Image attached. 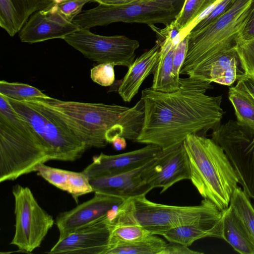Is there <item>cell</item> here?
I'll list each match as a JSON object with an SVG mask.
<instances>
[{
    "instance_id": "obj_1",
    "label": "cell",
    "mask_w": 254,
    "mask_h": 254,
    "mask_svg": "<svg viewBox=\"0 0 254 254\" xmlns=\"http://www.w3.org/2000/svg\"><path fill=\"white\" fill-rule=\"evenodd\" d=\"M210 81L189 76L180 78L179 88L163 92L150 87L142 90L144 117L135 142L166 149L219 126L223 116L222 97L205 94Z\"/></svg>"
},
{
    "instance_id": "obj_2",
    "label": "cell",
    "mask_w": 254,
    "mask_h": 254,
    "mask_svg": "<svg viewBox=\"0 0 254 254\" xmlns=\"http://www.w3.org/2000/svg\"><path fill=\"white\" fill-rule=\"evenodd\" d=\"M35 100L87 148L105 147L118 136L135 141L143 123L144 108L141 98L132 107L66 101L53 97Z\"/></svg>"
},
{
    "instance_id": "obj_3",
    "label": "cell",
    "mask_w": 254,
    "mask_h": 254,
    "mask_svg": "<svg viewBox=\"0 0 254 254\" xmlns=\"http://www.w3.org/2000/svg\"><path fill=\"white\" fill-rule=\"evenodd\" d=\"M53 155L31 125L0 94V182L36 172Z\"/></svg>"
},
{
    "instance_id": "obj_4",
    "label": "cell",
    "mask_w": 254,
    "mask_h": 254,
    "mask_svg": "<svg viewBox=\"0 0 254 254\" xmlns=\"http://www.w3.org/2000/svg\"><path fill=\"white\" fill-rule=\"evenodd\" d=\"M111 222L113 225H140L152 235L162 236L169 230L184 225L222 227V214L206 198L198 205L175 206L156 203L142 195L125 199Z\"/></svg>"
},
{
    "instance_id": "obj_5",
    "label": "cell",
    "mask_w": 254,
    "mask_h": 254,
    "mask_svg": "<svg viewBox=\"0 0 254 254\" xmlns=\"http://www.w3.org/2000/svg\"><path fill=\"white\" fill-rule=\"evenodd\" d=\"M183 143L193 185L220 210L227 208L239 180L223 149L213 139L195 134L188 135Z\"/></svg>"
},
{
    "instance_id": "obj_6",
    "label": "cell",
    "mask_w": 254,
    "mask_h": 254,
    "mask_svg": "<svg viewBox=\"0 0 254 254\" xmlns=\"http://www.w3.org/2000/svg\"><path fill=\"white\" fill-rule=\"evenodd\" d=\"M254 12V0H236L219 17L188 35L187 51L180 71L190 75L222 53L236 47Z\"/></svg>"
},
{
    "instance_id": "obj_7",
    "label": "cell",
    "mask_w": 254,
    "mask_h": 254,
    "mask_svg": "<svg viewBox=\"0 0 254 254\" xmlns=\"http://www.w3.org/2000/svg\"><path fill=\"white\" fill-rule=\"evenodd\" d=\"M185 0H138L127 5L111 6L99 3L84 11L72 20L79 28L90 29L115 22L161 23L167 26L181 10Z\"/></svg>"
},
{
    "instance_id": "obj_8",
    "label": "cell",
    "mask_w": 254,
    "mask_h": 254,
    "mask_svg": "<svg viewBox=\"0 0 254 254\" xmlns=\"http://www.w3.org/2000/svg\"><path fill=\"white\" fill-rule=\"evenodd\" d=\"M6 98L13 110L31 125L41 138L54 160L75 161L88 149L82 141L54 119L36 100Z\"/></svg>"
},
{
    "instance_id": "obj_9",
    "label": "cell",
    "mask_w": 254,
    "mask_h": 254,
    "mask_svg": "<svg viewBox=\"0 0 254 254\" xmlns=\"http://www.w3.org/2000/svg\"><path fill=\"white\" fill-rule=\"evenodd\" d=\"M233 165L244 192L254 199V128L229 120L212 133Z\"/></svg>"
},
{
    "instance_id": "obj_10",
    "label": "cell",
    "mask_w": 254,
    "mask_h": 254,
    "mask_svg": "<svg viewBox=\"0 0 254 254\" xmlns=\"http://www.w3.org/2000/svg\"><path fill=\"white\" fill-rule=\"evenodd\" d=\"M15 233L10 244L20 252L31 253L40 247L55 220L38 204L30 189L20 185L12 189Z\"/></svg>"
},
{
    "instance_id": "obj_11",
    "label": "cell",
    "mask_w": 254,
    "mask_h": 254,
    "mask_svg": "<svg viewBox=\"0 0 254 254\" xmlns=\"http://www.w3.org/2000/svg\"><path fill=\"white\" fill-rule=\"evenodd\" d=\"M63 39L90 60L127 68L134 62L139 47L138 41L124 35L102 36L82 28Z\"/></svg>"
},
{
    "instance_id": "obj_12",
    "label": "cell",
    "mask_w": 254,
    "mask_h": 254,
    "mask_svg": "<svg viewBox=\"0 0 254 254\" xmlns=\"http://www.w3.org/2000/svg\"><path fill=\"white\" fill-rule=\"evenodd\" d=\"M142 178L152 190L161 188V193L181 181L190 180V163L183 143L162 149L149 162Z\"/></svg>"
},
{
    "instance_id": "obj_13",
    "label": "cell",
    "mask_w": 254,
    "mask_h": 254,
    "mask_svg": "<svg viewBox=\"0 0 254 254\" xmlns=\"http://www.w3.org/2000/svg\"><path fill=\"white\" fill-rule=\"evenodd\" d=\"M94 193L91 199L59 214L55 224L60 233L59 237L110 217L125 200L118 196Z\"/></svg>"
},
{
    "instance_id": "obj_14",
    "label": "cell",
    "mask_w": 254,
    "mask_h": 254,
    "mask_svg": "<svg viewBox=\"0 0 254 254\" xmlns=\"http://www.w3.org/2000/svg\"><path fill=\"white\" fill-rule=\"evenodd\" d=\"M112 224L110 217L95 224L59 237L49 254H105L110 239Z\"/></svg>"
},
{
    "instance_id": "obj_15",
    "label": "cell",
    "mask_w": 254,
    "mask_h": 254,
    "mask_svg": "<svg viewBox=\"0 0 254 254\" xmlns=\"http://www.w3.org/2000/svg\"><path fill=\"white\" fill-rule=\"evenodd\" d=\"M79 27L65 19L58 11L57 4L34 13L19 32L22 42L33 44L61 38L76 31Z\"/></svg>"
},
{
    "instance_id": "obj_16",
    "label": "cell",
    "mask_w": 254,
    "mask_h": 254,
    "mask_svg": "<svg viewBox=\"0 0 254 254\" xmlns=\"http://www.w3.org/2000/svg\"><path fill=\"white\" fill-rule=\"evenodd\" d=\"M162 150L153 144L117 155L103 153L93 158L92 162L82 171L90 179L117 175L139 167L155 157Z\"/></svg>"
},
{
    "instance_id": "obj_17",
    "label": "cell",
    "mask_w": 254,
    "mask_h": 254,
    "mask_svg": "<svg viewBox=\"0 0 254 254\" xmlns=\"http://www.w3.org/2000/svg\"><path fill=\"white\" fill-rule=\"evenodd\" d=\"M149 161L131 171L90 179L93 192L125 199L146 195L152 189L143 180L142 173Z\"/></svg>"
},
{
    "instance_id": "obj_18",
    "label": "cell",
    "mask_w": 254,
    "mask_h": 254,
    "mask_svg": "<svg viewBox=\"0 0 254 254\" xmlns=\"http://www.w3.org/2000/svg\"><path fill=\"white\" fill-rule=\"evenodd\" d=\"M244 74L234 48L217 56L189 76L230 86L236 80L238 81Z\"/></svg>"
},
{
    "instance_id": "obj_19",
    "label": "cell",
    "mask_w": 254,
    "mask_h": 254,
    "mask_svg": "<svg viewBox=\"0 0 254 254\" xmlns=\"http://www.w3.org/2000/svg\"><path fill=\"white\" fill-rule=\"evenodd\" d=\"M161 41L155 44L134 61L120 82L118 92L126 102H129L138 93L146 78L152 73L158 62Z\"/></svg>"
},
{
    "instance_id": "obj_20",
    "label": "cell",
    "mask_w": 254,
    "mask_h": 254,
    "mask_svg": "<svg viewBox=\"0 0 254 254\" xmlns=\"http://www.w3.org/2000/svg\"><path fill=\"white\" fill-rule=\"evenodd\" d=\"M177 45L170 37L161 41L159 58L152 73L153 79L150 88L153 90L168 93L179 88V80L173 72V58Z\"/></svg>"
},
{
    "instance_id": "obj_21",
    "label": "cell",
    "mask_w": 254,
    "mask_h": 254,
    "mask_svg": "<svg viewBox=\"0 0 254 254\" xmlns=\"http://www.w3.org/2000/svg\"><path fill=\"white\" fill-rule=\"evenodd\" d=\"M222 239L241 254H254V242L242 221L230 205L221 210Z\"/></svg>"
},
{
    "instance_id": "obj_22",
    "label": "cell",
    "mask_w": 254,
    "mask_h": 254,
    "mask_svg": "<svg viewBox=\"0 0 254 254\" xmlns=\"http://www.w3.org/2000/svg\"><path fill=\"white\" fill-rule=\"evenodd\" d=\"M162 236L169 242H176L189 247L195 241L205 238L222 239V227L184 225L169 230Z\"/></svg>"
},
{
    "instance_id": "obj_23",
    "label": "cell",
    "mask_w": 254,
    "mask_h": 254,
    "mask_svg": "<svg viewBox=\"0 0 254 254\" xmlns=\"http://www.w3.org/2000/svg\"><path fill=\"white\" fill-rule=\"evenodd\" d=\"M218 0H185L183 6L173 26L182 33L189 28L198 18Z\"/></svg>"
},
{
    "instance_id": "obj_24",
    "label": "cell",
    "mask_w": 254,
    "mask_h": 254,
    "mask_svg": "<svg viewBox=\"0 0 254 254\" xmlns=\"http://www.w3.org/2000/svg\"><path fill=\"white\" fill-rule=\"evenodd\" d=\"M166 243L156 235H151L139 241L115 245L106 254H160Z\"/></svg>"
},
{
    "instance_id": "obj_25",
    "label": "cell",
    "mask_w": 254,
    "mask_h": 254,
    "mask_svg": "<svg viewBox=\"0 0 254 254\" xmlns=\"http://www.w3.org/2000/svg\"><path fill=\"white\" fill-rule=\"evenodd\" d=\"M228 98L234 108L237 121L254 128V101L248 94L235 85L229 88Z\"/></svg>"
},
{
    "instance_id": "obj_26",
    "label": "cell",
    "mask_w": 254,
    "mask_h": 254,
    "mask_svg": "<svg viewBox=\"0 0 254 254\" xmlns=\"http://www.w3.org/2000/svg\"><path fill=\"white\" fill-rule=\"evenodd\" d=\"M230 205L237 213L254 242V208L250 197L237 187L231 197Z\"/></svg>"
},
{
    "instance_id": "obj_27",
    "label": "cell",
    "mask_w": 254,
    "mask_h": 254,
    "mask_svg": "<svg viewBox=\"0 0 254 254\" xmlns=\"http://www.w3.org/2000/svg\"><path fill=\"white\" fill-rule=\"evenodd\" d=\"M0 94L17 100L48 99L51 98L39 89L31 85L17 82L0 81Z\"/></svg>"
},
{
    "instance_id": "obj_28",
    "label": "cell",
    "mask_w": 254,
    "mask_h": 254,
    "mask_svg": "<svg viewBox=\"0 0 254 254\" xmlns=\"http://www.w3.org/2000/svg\"><path fill=\"white\" fill-rule=\"evenodd\" d=\"M112 225L108 250L115 245L139 241L152 235L144 228L138 225L112 224Z\"/></svg>"
},
{
    "instance_id": "obj_29",
    "label": "cell",
    "mask_w": 254,
    "mask_h": 254,
    "mask_svg": "<svg viewBox=\"0 0 254 254\" xmlns=\"http://www.w3.org/2000/svg\"><path fill=\"white\" fill-rule=\"evenodd\" d=\"M18 13L21 27L35 12L68 0H11Z\"/></svg>"
},
{
    "instance_id": "obj_30",
    "label": "cell",
    "mask_w": 254,
    "mask_h": 254,
    "mask_svg": "<svg viewBox=\"0 0 254 254\" xmlns=\"http://www.w3.org/2000/svg\"><path fill=\"white\" fill-rule=\"evenodd\" d=\"M0 26L12 37L22 28L18 13L11 0H0Z\"/></svg>"
},
{
    "instance_id": "obj_31",
    "label": "cell",
    "mask_w": 254,
    "mask_h": 254,
    "mask_svg": "<svg viewBox=\"0 0 254 254\" xmlns=\"http://www.w3.org/2000/svg\"><path fill=\"white\" fill-rule=\"evenodd\" d=\"M67 192L71 195L77 203L79 196L93 192L90 179L83 171H69Z\"/></svg>"
},
{
    "instance_id": "obj_32",
    "label": "cell",
    "mask_w": 254,
    "mask_h": 254,
    "mask_svg": "<svg viewBox=\"0 0 254 254\" xmlns=\"http://www.w3.org/2000/svg\"><path fill=\"white\" fill-rule=\"evenodd\" d=\"M37 175L57 188L67 192L69 171L41 164L36 169Z\"/></svg>"
},
{
    "instance_id": "obj_33",
    "label": "cell",
    "mask_w": 254,
    "mask_h": 254,
    "mask_svg": "<svg viewBox=\"0 0 254 254\" xmlns=\"http://www.w3.org/2000/svg\"><path fill=\"white\" fill-rule=\"evenodd\" d=\"M245 74H254V38L239 41L235 47Z\"/></svg>"
},
{
    "instance_id": "obj_34",
    "label": "cell",
    "mask_w": 254,
    "mask_h": 254,
    "mask_svg": "<svg viewBox=\"0 0 254 254\" xmlns=\"http://www.w3.org/2000/svg\"><path fill=\"white\" fill-rule=\"evenodd\" d=\"M115 65L109 63H102L90 70V77L95 83L102 86H110L115 82Z\"/></svg>"
},
{
    "instance_id": "obj_35",
    "label": "cell",
    "mask_w": 254,
    "mask_h": 254,
    "mask_svg": "<svg viewBox=\"0 0 254 254\" xmlns=\"http://www.w3.org/2000/svg\"><path fill=\"white\" fill-rule=\"evenodd\" d=\"M94 0H68L57 4L59 12L67 21L72 22L81 13L83 6Z\"/></svg>"
},
{
    "instance_id": "obj_36",
    "label": "cell",
    "mask_w": 254,
    "mask_h": 254,
    "mask_svg": "<svg viewBox=\"0 0 254 254\" xmlns=\"http://www.w3.org/2000/svg\"><path fill=\"white\" fill-rule=\"evenodd\" d=\"M188 44V35L177 45L173 58V72L175 78L179 80L180 71L185 61Z\"/></svg>"
},
{
    "instance_id": "obj_37",
    "label": "cell",
    "mask_w": 254,
    "mask_h": 254,
    "mask_svg": "<svg viewBox=\"0 0 254 254\" xmlns=\"http://www.w3.org/2000/svg\"><path fill=\"white\" fill-rule=\"evenodd\" d=\"M202 253L190 249L189 247L183 244L169 242L166 243L160 254H200Z\"/></svg>"
},
{
    "instance_id": "obj_38",
    "label": "cell",
    "mask_w": 254,
    "mask_h": 254,
    "mask_svg": "<svg viewBox=\"0 0 254 254\" xmlns=\"http://www.w3.org/2000/svg\"><path fill=\"white\" fill-rule=\"evenodd\" d=\"M236 85L245 90L254 101V74H244Z\"/></svg>"
},
{
    "instance_id": "obj_39",
    "label": "cell",
    "mask_w": 254,
    "mask_h": 254,
    "mask_svg": "<svg viewBox=\"0 0 254 254\" xmlns=\"http://www.w3.org/2000/svg\"><path fill=\"white\" fill-rule=\"evenodd\" d=\"M253 38H254V12L242 32L238 41L249 40Z\"/></svg>"
},
{
    "instance_id": "obj_40",
    "label": "cell",
    "mask_w": 254,
    "mask_h": 254,
    "mask_svg": "<svg viewBox=\"0 0 254 254\" xmlns=\"http://www.w3.org/2000/svg\"><path fill=\"white\" fill-rule=\"evenodd\" d=\"M138 0H94L100 4L111 6H121L127 5Z\"/></svg>"
},
{
    "instance_id": "obj_41",
    "label": "cell",
    "mask_w": 254,
    "mask_h": 254,
    "mask_svg": "<svg viewBox=\"0 0 254 254\" xmlns=\"http://www.w3.org/2000/svg\"><path fill=\"white\" fill-rule=\"evenodd\" d=\"M114 148L117 150L124 149L127 146L126 138L121 136H118L115 137L111 143Z\"/></svg>"
}]
</instances>
